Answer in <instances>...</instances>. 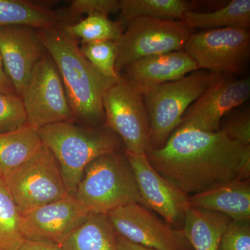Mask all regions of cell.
<instances>
[{"mask_svg":"<svg viewBox=\"0 0 250 250\" xmlns=\"http://www.w3.org/2000/svg\"><path fill=\"white\" fill-rule=\"evenodd\" d=\"M1 175L21 213L70 194L58 161L45 145L22 165Z\"/></svg>","mask_w":250,"mask_h":250,"instance_id":"cell-6","label":"cell"},{"mask_svg":"<svg viewBox=\"0 0 250 250\" xmlns=\"http://www.w3.org/2000/svg\"><path fill=\"white\" fill-rule=\"evenodd\" d=\"M63 30L74 39H81L82 43L99 41H117L124 29L117 21L101 14L90 15L80 22L62 25Z\"/></svg>","mask_w":250,"mask_h":250,"instance_id":"cell-25","label":"cell"},{"mask_svg":"<svg viewBox=\"0 0 250 250\" xmlns=\"http://www.w3.org/2000/svg\"><path fill=\"white\" fill-rule=\"evenodd\" d=\"M189 10L188 4L184 0H121L117 22L125 30L138 18L182 21Z\"/></svg>","mask_w":250,"mask_h":250,"instance_id":"cell-23","label":"cell"},{"mask_svg":"<svg viewBox=\"0 0 250 250\" xmlns=\"http://www.w3.org/2000/svg\"><path fill=\"white\" fill-rule=\"evenodd\" d=\"M105 123L121 139L125 150L147 154L152 149L149 117L143 94L123 78L103 98Z\"/></svg>","mask_w":250,"mask_h":250,"instance_id":"cell-8","label":"cell"},{"mask_svg":"<svg viewBox=\"0 0 250 250\" xmlns=\"http://www.w3.org/2000/svg\"><path fill=\"white\" fill-rule=\"evenodd\" d=\"M81 52L92 66L103 76L120 80L116 70V41H106L82 43Z\"/></svg>","mask_w":250,"mask_h":250,"instance_id":"cell-26","label":"cell"},{"mask_svg":"<svg viewBox=\"0 0 250 250\" xmlns=\"http://www.w3.org/2000/svg\"><path fill=\"white\" fill-rule=\"evenodd\" d=\"M146 155L161 175L188 195L250 179V146L222 129L179 128L162 147Z\"/></svg>","mask_w":250,"mask_h":250,"instance_id":"cell-1","label":"cell"},{"mask_svg":"<svg viewBox=\"0 0 250 250\" xmlns=\"http://www.w3.org/2000/svg\"><path fill=\"white\" fill-rule=\"evenodd\" d=\"M21 98L29 126L39 129L56 123H74L62 77L47 52L33 69Z\"/></svg>","mask_w":250,"mask_h":250,"instance_id":"cell-9","label":"cell"},{"mask_svg":"<svg viewBox=\"0 0 250 250\" xmlns=\"http://www.w3.org/2000/svg\"><path fill=\"white\" fill-rule=\"evenodd\" d=\"M26 122L27 117L21 97L0 92V134L19 129L26 125Z\"/></svg>","mask_w":250,"mask_h":250,"instance_id":"cell-27","label":"cell"},{"mask_svg":"<svg viewBox=\"0 0 250 250\" xmlns=\"http://www.w3.org/2000/svg\"><path fill=\"white\" fill-rule=\"evenodd\" d=\"M219 75L198 70L143 93L149 117L152 149H159L166 144L180 125L188 108Z\"/></svg>","mask_w":250,"mask_h":250,"instance_id":"cell-5","label":"cell"},{"mask_svg":"<svg viewBox=\"0 0 250 250\" xmlns=\"http://www.w3.org/2000/svg\"><path fill=\"white\" fill-rule=\"evenodd\" d=\"M21 215L0 174V250H19L26 241L21 229Z\"/></svg>","mask_w":250,"mask_h":250,"instance_id":"cell-24","label":"cell"},{"mask_svg":"<svg viewBox=\"0 0 250 250\" xmlns=\"http://www.w3.org/2000/svg\"><path fill=\"white\" fill-rule=\"evenodd\" d=\"M45 53L37 29L23 25L0 28V54L18 96L27 85L36 64Z\"/></svg>","mask_w":250,"mask_h":250,"instance_id":"cell-15","label":"cell"},{"mask_svg":"<svg viewBox=\"0 0 250 250\" xmlns=\"http://www.w3.org/2000/svg\"><path fill=\"white\" fill-rule=\"evenodd\" d=\"M60 15L43 5L25 0H0V28L23 25L37 29L60 25Z\"/></svg>","mask_w":250,"mask_h":250,"instance_id":"cell-21","label":"cell"},{"mask_svg":"<svg viewBox=\"0 0 250 250\" xmlns=\"http://www.w3.org/2000/svg\"><path fill=\"white\" fill-rule=\"evenodd\" d=\"M189 206L226 215L231 221L250 223V179L190 195Z\"/></svg>","mask_w":250,"mask_h":250,"instance_id":"cell-17","label":"cell"},{"mask_svg":"<svg viewBox=\"0 0 250 250\" xmlns=\"http://www.w3.org/2000/svg\"><path fill=\"white\" fill-rule=\"evenodd\" d=\"M106 215L117 233L136 244L154 250H193L182 229L167 225L140 204Z\"/></svg>","mask_w":250,"mask_h":250,"instance_id":"cell-11","label":"cell"},{"mask_svg":"<svg viewBox=\"0 0 250 250\" xmlns=\"http://www.w3.org/2000/svg\"><path fill=\"white\" fill-rule=\"evenodd\" d=\"M42 146L39 130L27 125L0 134V174L22 165Z\"/></svg>","mask_w":250,"mask_h":250,"instance_id":"cell-20","label":"cell"},{"mask_svg":"<svg viewBox=\"0 0 250 250\" xmlns=\"http://www.w3.org/2000/svg\"><path fill=\"white\" fill-rule=\"evenodd\" d=\"M88 215L89 212L75 194L70 193L57 201L22 213L21 229L26 241L60 247Z\"/></svg>","mask_w":250,"mask_h":250,"instance_id":"cell-13","label":"cell"},{"mask_svg":"<svg viewBox=\"0 0 250 250\" xmlns=\"http://www.w3.org/2000/svg\"><path fill=\"white\" fill-rule=\"evenodd\" d=\"M123 80L145 93L198 70L197 64L184 50L145 57L125 67Z\"/></svg>","mask_w":250,"mask_h":250,"instance_id":"cell-16","label":"cell"},{"mask_svg":"<svg viewBox=\"0 0 250 250\" xmlns=\"http://www.w3.org/2000/svg\"><path fill=\"white\" fill-rule=\"evenodd\" d=\"M116 42V70L145 57L183 50L192 29L183 21L141 18L129 23Z\"/></svg>","mask_w":250,"mask_h":250,"instance_id":"cell-7","label":"cell"},{"mask_svg":"<svg viewBox=\"0 0 250 250\" xmlns=\"http://www.w3.org/2000/svg\"><path fill=\"white\" fill-rule=\"evenodd\" d=\"M0 92L10 95H17L14 84L5 70L2 59L0 54Z\"/></svg>","mask_w":250,"mask_h":250,"instance_id":"cell-31","label":"cell"},{"mask_svg":"<svg viewBox=\"0 0 250 250\" xmlns=\"http://www.w3.org/2000/svg\"><path fill=\"white\" fill-rule=\"evenodd\" d=\"M219 250H250V223L230 221Z\"/></svg>","mask_w":250,"mask_h":250,"instance_id":"cell-29","label":"cell"},{"mask_svg":"<svg viewBox=\"0 0 250 250\" xmlns=\"http://www.w3.org/2000/svg\"><path fill=\"white\" fill-rule=\"evenodd\" d=\"M184 50L199 70L219 75L238 73L250 57V32L237 28L200 31L190 35Z\"/></svg>","mask_w":250,"mask_h":250,"instance_id":"cell-10","label":"cell"},{"mask_svg":"<svg viewBox=\"0 0 250 250\" xmlns=\"http://www.w3.org/2000/svg\"><path fill=\"white\" fill-rule=\"evenodd\" d=\"M62 250H119L117 232L107 215L89 213L60 246Z\"/></svg>","mask_w":250,"mask_h":250,"instance_id":"cell-19","label":"cell"},{"mask_svg":"<svg viewBox=\"0 0 250 250\" xmlns=\"http://www.w3.org/2000/svg\"><path fill=\"white\" fill-rule=\"evenodd\" d=\"M182 21L188 27L205 30L237 28L248 30L250 27V0H233L212 12L187 11Z\"/></svg>","mask_w":250,"mask_h":250,"instance_id":"cell-22","label":"cell"},{"mask_svg":"<svg viewBox=\"0 0 250 250\" xmlns=\"http://www.w3.org/2000/svg\"><path fill=\"white\" fill-rule=\"evenodd\" d=\"M230 139L243 146H250V113L246 110L233 117L224 125L223 129Z\"/></svg>","mask_w":250,"mask_h":250,"instance_id":"cell-30","label":"cell"},{"mask_svg":"<svg viewBox=\"0 0 250 250\" xmlns=\"http://www.w3.org/2000/svg\"><path fill=\"white\" fill-rule=\"evenodd\" d=\"M117 240H118L119 250H154L128 241L118 233H117Z\"/></svg>","mask_w":250,"mask_h":250,"instance_id":"cell-33","label":"cell"},{"mask_svg":"<svg viewBox=\"0 0 250 250\" xmlns=\"http://www.w3.org/2000/svg\"><path fill=\"white\" fill-rule=\"evenodd\" d=\"M19 250H62L60 247L50 243L25 241Z\"/></svg>","mask_w":250,"mask_h":250,"instance_id":"cell-32","label":"cell"},{"mask_svg":"<svg viewBox=\"0 0 250 250\" xmlns=\"http://www.w3.org/2000/svg\"><path fill=\"white\" fill-rule=\"evenodd\" d=\"M230 221L221 213L190 207L182 229L193 250H219Z\"/></svg>","mask_w":250,"mask_h":250,"instance_id":"cell-18","label":"cell"},{"mask_svg":"<svg viewBox=\"0 0 250 250\" xmlns=\"http://www.w3.org/2000/svg\"><path fill=\"white\" fill-rule=\"evenodd\" d=\"M119 11L120 1L117 0H75L65 10L64 17L74 18L83 14L108 16Z\"/></svg>","mask_w":250,"mask_h":250,"instance_id":"cell-28","label":"cell"},{"mask_svg":"<svg viewBox=\"0 0 250 250\" xmlns=\"http://www.w3.org/2000/svg\"><path fill=\"white\" fill-rule=\"evenodd\" d=\"M39 130L58 161L69 193H75L85 167L100 156L121 150V139L106 125L80 126L64 122Z\"/></svg>","mask_w":250,"mask_h":250,"instance_id":"cell-3","label":"cell"},{"mask_svg":"<svg viewBox=\"0 0 250 250\" xmlns=\"http://www.w3.org/2000/svg\"><path fill=\"white\" fill-rule=\"evenodd\" d=\"M137 184L141 205L161 215L174 228L182 229L189 206V195L161 175L146 154L126 152Z\"/></svg>","mask_w":250,"mask_h":250,"instance_id":"cell-12","label":"cell"},{"mask_svg":"<svg viewBox=\"0 0 250 250\" xmlns=\"http://www.w3.org/2000/svg\"><path fill=\"white\" fill-rule=\"evenodd\" d=\"M250 95L249 77L233 80L219 75L188 108L177 129L189 127L208 132L219 131L223 117L243 104Z\"/></svg>","mask_w":250,"mask_h":250,"instance_id":"cell-14","label":"cell"},{"mask_svg":"<svg viewBox=\"0 0 250 250\" xmlns=\"http://www.w3.org/2000/svg\"><path fill=\"white\" fill-rule=\"evenodd\" d=\"M38 33L62 77L74 122L88 126L104 124V96L121 79L113 80L99 73L62 25L38 29Z\"/></svg>","mask_w":250,"mask_h":250,"instance_id":"cell-2","label":"cell"},{"mask_svg":"<svg viewBox=\"0 0 250 250\" xmlns=\"http://www.w3.org/2000/svg\"><path fill=\"white\" fill-rule=\"evenodd\" d=\"M75 195L89 213L107 214L125 206L141 205L125 151L105 154L92 161L85 167Z\"/></svg>","mask_w":250,"mask_h":250,"instance_id":"cell-4","label":"cell"}]
</instances>
